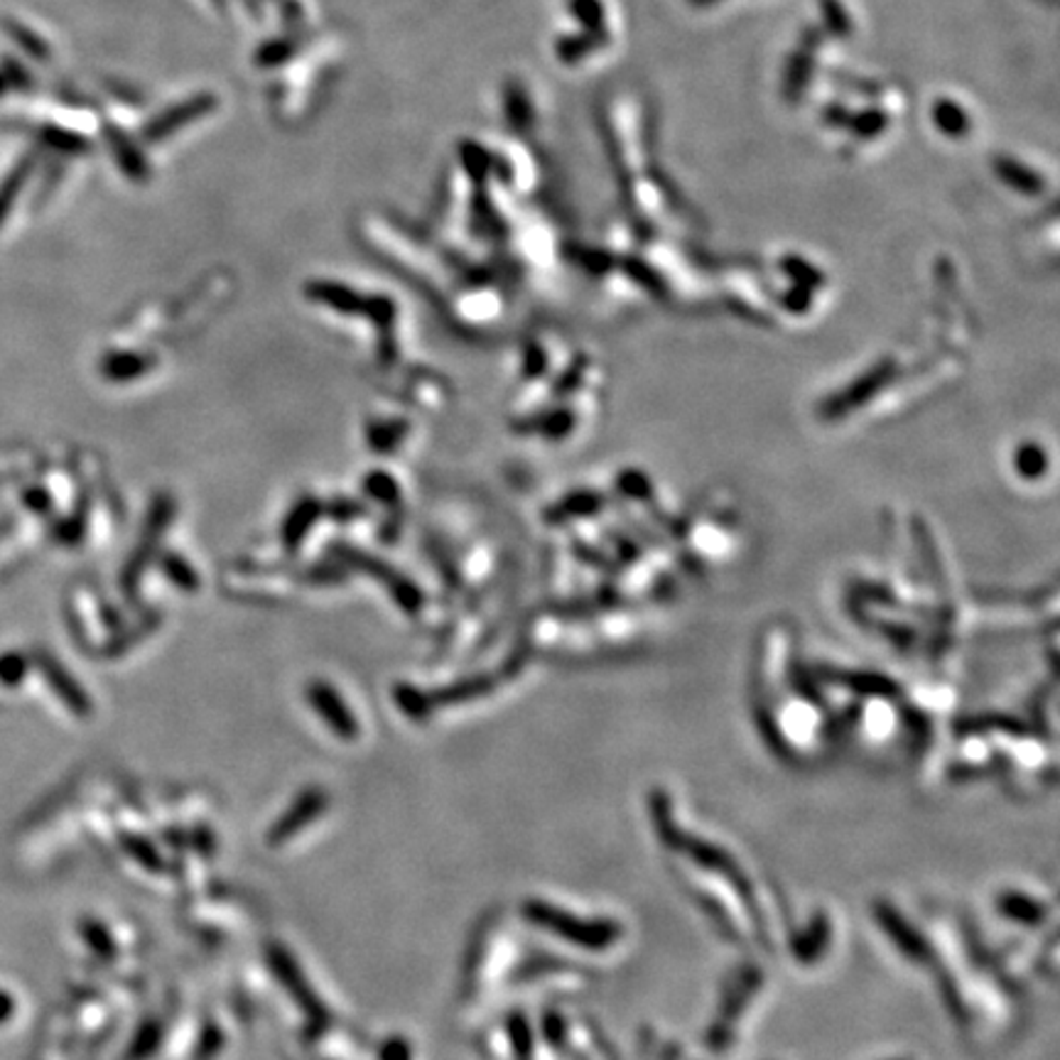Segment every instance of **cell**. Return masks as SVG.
Segmentation results:
<instances>
[{"label": "cell", "mask_w": 1060, "mask_h": 1060, "mask_svg": "<svg viewBox=\"0 0 1060 1060\" xmlns=\"http://www.w3.org/2000/svg\"><path fill=\"white\" fill-rule=\"evenodd\" d=\"M307 700H310V705L320 712V717L330 725V729L336 737H342L346 741L359 737V722H356L349 707L344 705V700L336 695L326 682H312V686L307 688Z\"/></svg>", "instance_id": "2"}, {"label": "cell", "mask_w": 1060, "mask_h": 1060, "mask_svg": "<svg viewBox=\"0 0 1060 1060\" xmlns=\"http://www.w3.org/2000/svg\"><path fill=\"white\" fill-rule=\"evenodd\" d=\"M27 172H30V165H23V168H17L11 177H8V182L3 185V189H0V221H3L5 217V211L11 209L13 205V199H15V192L23 187V182L27 177Z\"/></svg>", "instance_id": "13"}, {"label": "cell", "mask_w": 1060, "mask_h": 1060, "mask_svg": "<svg viewBox=\"0 0 1060 1060\" xmlns=\"http://www.w3.org/2000/svg\"><path fill=\"white\" fill-rule=\"evenodd\" d=\"M211 3H214V5H219V8H221V11H226V5H229V0H211Z\"/></svg>", "instance_id": "19"}, {"label": "cell", "mask_w": 1060, "mask_h": 1060, "mask_svg": "<svg viewBox=\"0 0 1060 1060\" xmlns=\"http://www.w3.org/2000/svg\"><path fill=\"white\" fill-rule=\"evenodd\" d=\"M82 936L86 938V942L99 952V956L103 958H111L115 948H113V940L109 936V930L103 928L101 923H96V921H84L82 923Z\"/></svg>", "instance_id": "10"}, {"label": "cell", "mask_w": 1060, "mask_h": 1060, "mask_svg": "<svg viewBox=\"0 0 1060 1060\" xmlns=\"http://www.w3.org/2000/svg\"><path fill=\"white\" fill-rule=\"evenodd\" d=\"M275 3H278V5H281V3H283V0H275ZM246 5H248V8H250V11H254L256 15H260V0H246Z\"/></svg>", "instance_id": "18"}, {"label": "cell", "mask_w": 1060, "mask_h": 1060, "mask_svg": "<svg viewBox=\"0 0 1060 1060\" xmlns=\"http://www.w3.org/2000/svg\"><path fill=\"white\" fill-rule=\"evenodd\" d=\"M486 682L484 680H474V682H465V686H459V688H452V690H445V692H440V695L435 700L440 702H461V700H469V698H477L481 695V692H486Z\"/></svg>", "instance_id": "14"}, {"label": "cell", "mask_w": 1060, "mask_h": 1060, "mask_svg": "<svg viewBox=\"0 0 1060 1060\" xmlns=\"http://www.w3.org/2000/svg\"><path fill=\"white\" fill-rule=\"evenodd\" d=\"M37 663H40L42 676L47 678V682H50V688L62 698L64 705L70 707L74 715H79V717L91 715L89 695H86V692L82 690V686H76L70 673L62 668V663H57L52 655L45 653V651L37 653Z\"/></svg>", "instance_id": "4"}, {"label": "cell", "mask_w": 1060, "mask_h": 1060, "mask_svg": "<svg viewBox=\"0 0 1060 1060\" xmlns=\"http://www.w3.org/2000/svg\"><path fill=\"white\" fill-rule=\"evenodd\" d=\"M11 33L15 37V42L17 45H23L27 52H30L33 57H37V60H47L50 57V50H47V45L40 40V37H35L33 33H27L25 27H11Z\"/></svg>", "instance_id": "15"}, {"label": "cell", "mask_w": 1060, "mask_h": 1060, "mask_svg": "<svg viewBox=\"0 0 1060 1060\" xmlns=\"http://www.w3.org/2000/svg\"><path fill=\"white\" fill-rule=\"evenodd\" d=\"M27 668H30V663L21 653L0 655V682L8 688L17 686L27 676Z\"/></svg>", "instance_id": "9"}, {"label": "cell", "mask_w": 1060, "mask_h": 1060, "mask_svg": "<svg viewBox=\"0 0 1060 1060\" xmlns=\"http://www.w3.org/2000/svg\"><path fill=\"white\" fill-rule=\"evenodd\" d=\"M410 1048L403 1038H391L383 1048V1060H408Z\"/></svg>", "instance_id": "16"}, {"label": "cell", "mask_w": 1060, "mask_h": 1060, "mask_svg": "<svg viewBox=\"0 0 1060 1060\" xmlns=\"http://www.w3.org/2000/svg\"><path fill=\"white\" fill-rule=\"evenodd\" d=\"M395 698H398V705H400L403 712H406L408 717L420 719V717H426L428 712H430L428 700L422 698L418 690H410V688L408 690H398V692H395Z\"/></svg>", "instance_id": "12"}, {"label": "cell", "mask_w": 1060, "mask_h": 1060, "mask_svg": "<svg viewBox=\"0 0 1060 1060\" xmlns=\"http://www.w3.org/2000/svg\"><path fill=\"white\" fill-rule=\"evenodd\" d=\"M326 803L330 801H326V796L322 793L320 788L305 790V793L297 798V803H293L291 811H287L281 821H278V825L273 827L271 835H268V842L275 847V845L287 842L297 833H303L305 825L310 823L312 817H320L324 813Z\"/></svg>", "instance_id": "3"}, {"label": "cell", "mask_w": 1060, "mask_h": 1060, "mask_svg": "<svg viewBox=\"0 0 1060 1060\" xmlns=\"http://www.w3.org/2000/svg\"><path fill=\"white\" fill-rule=\"evenodd\" d=\"M217 106H219V99H217L214 94H209V91H201V94L189 96V99L180 101L175 106H170V109L158 113L156 119H150L146 125H143V140H146V143H160V140H165L175 131H182V128H185V125L195 123L199 119H205V115L214 111Z\"/></svg>", "instance_id": "1"}, {"label": "cell", "mask_w": 1060, "mask_h": 1060, "mask_svg": "<svg viewBox=\"0 0 1060 1060\" xmlns=\"http://www.w3.org/2000/svg\"><path fill=\"white\" fill-rule=\"evenodd\" d=\"M13 1014H15V999L8 995V991L0 989V1024H5Z\"/></svg>", "instance_id": "17"}, {"label": "cell", "mask_w": 1060, "mask_h": 1060, "mask_svg": "<svg viewBox=\"0 0 1060 1060\" xmlns=\"http://www.w3.org/2000/svg\"><path fill=\"white\" fill-rule=\"evenodd\" d=\"M305 47V40L300 35H285V37H273L258 47L254 52V64L260 70H275V66H283L293 60L295 54H300Z\"/></svg>", "instance_id": "6"}, {"label": "cell", "mask_w": 1060, "mask_h": 1060, "mask_svg": "<svg viewBox=\"0 0 1060 1060\" xmlns=\"http://www.w3.org/2000/svg\"><path fill=\"white\" fill-rule=\"evenodd\" d=\"M123 847H125V852H128L131 856H136V860L143 866H148V870L156 872V870H160V866H162L160 854L156 850H152L150 842L143 840V837H125Z\"/></svg>", "instance_id": "11"}, {"label": "cell", "mask_w": 1060, "mask_h": 1060, "mask_svg": "<svg viewBox=\"0 0 1060 1060\" xmlns=\"http://www.w3.org/2000/svg\"><path fill=\"white\" fill-rule=\"evenodd\" d=\"M271 967L273 972H278L283 979V985L293 991V995L300 999V1004L305 1009H310V1011H317V1004L312 1001V995H310V989H307L305 985H300L303 977H300V972H297V967L293 965V960L285 956V952L281 948H273L271 950Z\"/></svg>", "instance_id": "8"}, {"label": "cell", "mask_w": 1060, "mask_h": 1060, "mask_svg": "<svg viewBox=\"0 0 1060 1060\" xmlns=\"http://www.w3.org/2000/svg\"><path fill=\"white\" fill-rule=\"evenodd\" d=\"M504 113H506L508 125H514L516 131H526L528 125L533 123V103H530L523 84L506 82V86H504Z\"/></svg>", "instance_id": "7"}, {"label": "cell", "mask_w": 1060, "mask_h": 1060, "mask_svg": "<svg viewBox=\"0 0 1060 1060\" xmlns=\"http://www.w3.org/2000/svg\"><path fill=\"white\" fill-rule=\"evenodd\" d=\"M106 140H109V146L113 150L115 160L121 162V168L128 172V177H133V180H146L148 177V172H150L148 162H146V158H143V152L136 143L128 138V133L119 128V125L106 123Z\"/></svg>", "instance_id": "5"}]
</instances>
